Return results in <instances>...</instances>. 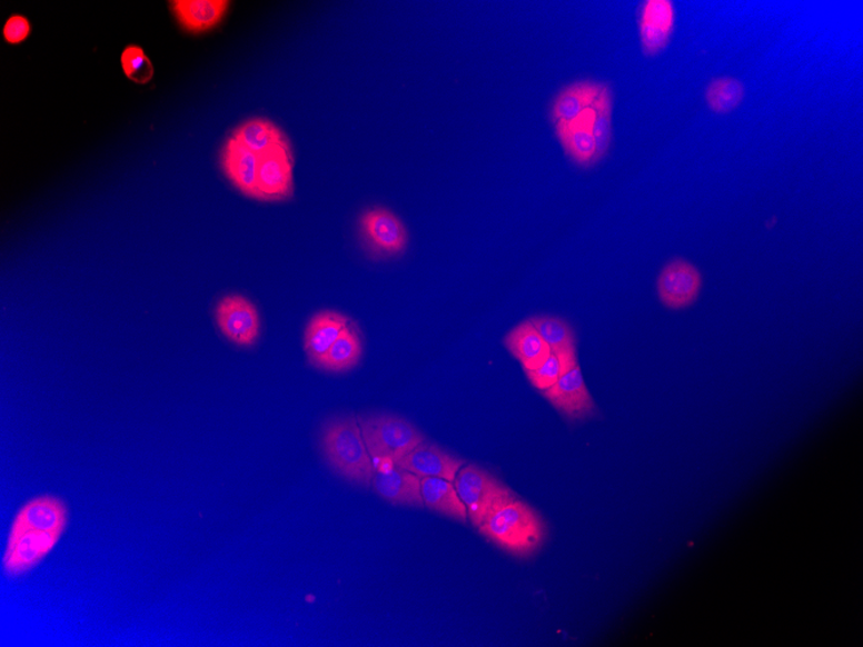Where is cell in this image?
I'll return each instance as SVG.
<instances>
[{"label":"cell","mask_w":863,"mask_h":647,"mask_svg":"<svg viewBox=\"0 0 863 647\" xmlns=\"http://www.w3.org/2000/svg\"><path fill=\"white\" fill-rule=\"evenodd\" d=\"M350 324L347 316L333 310L319 311L311 317L304 332V350L309 362L316 367Z\"/></svg>","instance_id":"9a60e30c"},{"label":"cell","mask_w":863,"mask_h":647,"mask_svg":"<svg viewBox=\"0 0 863 647\" xmlns=\"http://www.w3.org/2000/svg\"><path fill=\"white\" fill-rule=\"evenodd\" d=\"M503 342H505L509 354L522 364L525 371L537 370L553 354L529 319L514 327Z\"/></svg>","instance_id":"ac0fdd59"},{"label":"cell","mask_w":863,"mask_h":647,"mask_svg":"<svg viewBox=\"0 0 863 647\" xmlns=\"http://www.w3.org/2000/svg\"><path fill=\"white\" fill-rule=\"evenodd\" d=\"M478 530L495 546L519 557L538 550L547 531L537 510L517 498L495 510Z\"/></svg>","instance_id":"7a4b0ae2"},{"label":"cell","mask_w":863,"mask_h":647,"mask_svg":"<svg viewBox=\"0 0 863 647\" xmlns=\"http://www.w3.org/2000/svg\"><path fill=\"white\" fill-rule=\"evenodd\" d=\"M121 63L127 78L138 84H148L155 77L153 63L142 48L129 46L121 56Z\"/></svg>","instance_id":"4316f807"},{"label":"cell","mask_w":863,"mask_h":647,"mask_svg":"<svg viewBox=\"0 0 863 647\" xmlns=\"http://www.w3.org/2000/svg\"><path fill=\"white\" fill-rule=\"evenodd\" d=\"M542 395L572 421L585 420L596 415V404L583 379L579 365L563 375L555 386L543 390Z\"/></svg>","instance_id":"ba28073f"},{"label":"cell","mask_w":863,"mask_h":647,"mask_svg":"<svg viewBox=\"0 0 863 647\" xmlns=\"http://www.w3.org/2000/svg\"><path fill=\"white\" fill-rule=\"evenodd\" d=\"M321 449L329 466L347 481L369 486L375 462L367 450L361 427L355 417L327 421L321 435Z\"/></svg>","instance_id":"6da1fadb"},{"label":"cell","mask_w":863,"mask_h":647,"mask_svg":"<svg viewBox=\"0 0 863 647\" xmlns=\"http://www.w3.org/2000/svg\"><path fill=\"white\" fill-rule=\"evenodd\" d=\"M603 83L594 81H579L569 84L556 96L550 109L554 122L572 121L583 111L594 107L598 93L603 90Z\"/></svg>","instance_id":"44dd1931"},{"label":"cell","mask_w":863,"mask_h":647,"mask_svg":"<svg viewBox=\"0 0 863 647\" xmlns=\"http://www.w3.org/2000/svg\"><path fill=\"white\" fill-rule=\"evenodd\" d=\"M613 91L604 84L594 103V136L597 146L598 161L609 153L613 136Z\"/></svg>","instance_id":"d4e9b609"},{"label":"cell","mask_w":863,"mask_h":647,"mask_svg":"<svg viewBox=\"0 0 863 647\" xmlns=\"http://www.w3.org/2000/svg\"><path fill=\"white\" fill-rule=\"evenodd\" d=\"M465 466V459L428 441H423L410 454H407L405 458L396 461V467L421 478H444L452 482H454L455 477Z\"/></svg>","instance_id":"4fadbf2b"},{"label":"cell","mask_w":863,"mask_h":647,"mask_svg":"<svg viewBox=\"0 0 863 647\" xmlns=\"http://www.w3.org/2000/svg\"><path fill=\"white\" fill-rule=\"evenodd\" d=\"M525 372L527 379H529L532 382V386L539 389L540 391L555 386L558 379L565 375L561 358H558L554 351L547 358V361L538 367L537 370Z\"/></svg>","instance_id":"83f0119b"},{"label":"cell","mask_w":863,"mask_h":647,"mask_svg":"<svg viewBox=\"0 0 863 647\" xmlns=\"http://www.w3.org/2000/svg\"><path fill=\"white\" fill-rule=\"evenodd\" d=\"M746 88L734 77H718L706 88L707 107L716 115H730L745 100Z\"/></svg>","instance_id":"cb8c5ba5"},{"label":"cell","mask_w":863,"mask_h":647,"mask_svg":"<svg viewBox=\"0 0 863 647\" xmlns=\"http://www.w3.org/2000/svg\"><path fill=\"white\" fill-rule=\"evenodd\" d=\"M364 354L361 337L354 325H349L334 342L327 354L319 359L317 369L329 372H346L354 369Z\"/></svg>","instance_id":"7402d4cb"},{"label":"cell","mask_w":863,"mask_h":647,"mask_svg":"<svg viewBox=\"0 0 863 647\" xmlns=\"http://www.w3.org/2000/svg\"><path fill=\"white\" fill-rule=\"evenodd\" d=\"M176 19L189 31L209 30L221 21L229 2L224 0H175L171 3Z\"/></svg>","instance_id":"d6986e66"},{"label":"cell","mask_w":863,"mask_h":647,"mask_svg":"<svg viewBox=\"0 0 863 647\" xmlns=\"http://www.w3.org/2000/svg\"><path fill=\"white\" fill-rule=\"evenodd\" d=\"M361 228L367 243L383 257H395L405 251L407 230L394 212L386 209L367 211Z\"/></svg>","instance_id":"8fae6325"},{"label":"cell","mask_w":863,"mask_h":647,"mask_svg":"<svg viewBox=\"0 0 863 647\" xmlns=\"http://www.w3.org/2000/svg\"><path fill=\"white\" fill-rule=\"evenodd\" d=\"M421 497L425 507L434 512L457 519L460 522L467 521V508L455 489L454 482L436 477L421 478Z\"/></svg>","instance_id":"ffe728a7"},{"label":"cell","mask_w":863,"mask_h":647,"mask_svg":"<svg viewBox=\"0 0 863 647\" xmlns=\"http://www.w3.org/2000/svg\"><path fill=\"white\" fill-rule=\"evenodd\" d=\"M675 7L669 0H647L638 19L642 50L654 58L668 46L675 28Z\"/></svg>","instance_id":"9c48e42d"},{"label":"cell","mask_w":863,"mask_h":647,"mask_svg":"<svg viewBox=\"0 0 863 647\" xmlns=\"http://www.w3.org/2000/svg\"><path fill=\"white\" fill-rule=\"evenodd\" d=\"M260 156L231 138L222 155V167L228 178L244 195L259 198L258 170Z\"/></svg>","instance_id":"e0dca14e"},{"label":"cell","mask_w":863,"mask_h":647,"mask_svg":"<svg viewBox=\"0 0 863 647\" xmlns=\"http://www.w3.org/2000/svg\"><path fill=\"white\" fill-rule=\"evenodd\" d=\"M529 321L554 354H563V351L577 348V339H575L573 327L565 319L553 316H537L532 317Z\"/></svg>","instance_id":"484cf974"},{"label":"cell","mask_w":863,"mask_h":647,"mask_svg":"<svg viewBox=\"0 0 863 647\" xmlns=\"http://www.w3.org/2000/svg\"><path fill=\"white\" fill-rule=\"evenodd\" d=\"M234 138L258 156L266 155L276 147L287 146L284 133L264 119H254L239 127Z\"/></svg>","instance_id":"603a6c76"},{"label":"cell","mask_w":863,"mask_h":647,"mask_svg":"<svg viewBox=\"0 0 863 647\" xmlns=\"http://www.w3.org/2000/svg\"><path fill=\"white\" fill-rule=\"evenodd\" d=\"M216 322L224 337L237 346L251 347L260 335V317L257 307L239 295L224 298L216 308Z\"/></svg>","instance_id":"8992f818"},{"label":"cell","mask_w":863,"mask_h":647,"mask_svg":"<svg viewBox=\"0 0 863 647\" xmlns=\"http://www.w3.org/2000/svg\"><path fill=\"white\" fill-rule=\"evenodd\" d=\"M367 450L375 460L395 462L426 441L421 431L409 420L394 414H373L358 418Z\"/></svg>","instance_id":"3957f363"},{"label":"cell","mask_w":863,"mask_h":647,"mask_svg":"<svg viewBox=\"0 0 863 647\" xmlns=\"http://www.w3.org/2000/svg\"><path fill=\"white\" fill-rule=\"evenodd\" d=\"M31 33V26L23 16L14 14L8 19L3 29L4 41L10 44L26 42Z\"/></svg>","instance_id":"f1b7e54d"},{"label":"cell","mask_w":863,"mask_h":647,"mask_svg":"<svg viewBox=\"0 0 863 647\" xmlns=\"http://www.w3.org/2000/svg\"><path fill=\"white\" fill-rule=\"evenodd\" d=\"M702 282L701 271L694 263L684 259L671 260L658 276V297L668 309H685L698 299Z\"/></svg>","instance_id":"5b68a950"},{"label":"cell","mask_w":863,"mask_h":647,"mask_svg":"<svg viewBox=\"0 0 863 647\" xmlns=\"http://www.w3.org/2000/svg\"><path fill=\"white\" fill-rule=\"evenodd\" d=\"M594 117L595 111L589 108L572 121L555 123L557 139L565 153L581 167H589L598 162Z\"/></svg>","instance_id":"7c38bea8"},{"label":"cell","mask_w":863,"mask_h":647,"mask_svg":"<svg viewBox=\"0 0 863 647\" xmlns=\"http://www.w3.org/2000/svg\"><path fill=\"white\" fill-rule=\"evenodd\" d=\"M68 524L66 502L59 498L39 497L23 506L13 519L10 532L41 531L62 534Z\"/></svg>","instance_id":"5bb4252c"},{"label":"cell","mask_w":863,"mask_h":647,"mask_svg":"<svg viewBox=\"0 0 863 647\" xmlns=\"http://www.w3.org/2000/svg\"><path fill=\"white\" fill-rule=\"evenodd\" d=\"M292 161L289 143L260 156L258 170V199L281 201L292 196Z\"/></svg>","instance_id":"30bf717a"},{"label":"cell","mask_w":863,"mask_h":647,"mask_svg":"<svg viewBox=\"0 0 863 647\" xmlns=\"http://www.w3.org/2000/svg\"><path fill=\"white\" fill-rule=\"evenodd\" d=\"M62 534L22 531L8 535L3 570L10 577L26 574L58 545Z\"/></svg>","instance_id":"52a82bcc"},{"label":"cell","mask_w":863,"mask_h":647,"mask_svg":"<svg viewBox=\"0 0 863 647\" xmlns=\"http://www.w3.org/2000/svg\"><path fill=\"white\" fill-rule=\"evenodd\" d=\"M454 486L465 502L468 518L477 527L495 510L516 499V495L500 479L476 465L463 467L454 479Z\"/></svg>","instance_id":"277c9868"},{"label":"cell","mask_w":863,"mask_h":647,"mask_svg":"<svg viewBox=\"0 0 863 647\" xmlns=\"http://www.w3.org/2000/svg\"><path fill=\"white\" fill-rule=\"evenodd\" d=\"M374 490L380 498L395 506L425 507L421 497V477L395 467L389 472H375Z\"/></svg>","instance_id":"2e32d148"}]
</instances>
